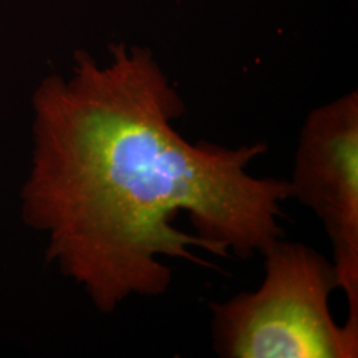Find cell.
I'll return each mask as SVG.
<instances>
[{
	"mask_svg": "<svg viewBox=\"0 0 358 358\" xmlns=\"http://www.w3.org/2000/svg\"><path fill=\"white\" fill-rule=\"evenodd\" d=\"M292 198L320 219L331 241L346 324L358 329V93L313 109L300 130Z\"/></svg>",
	"mask_w": 358,
	"mask_h": 358,
	"instance_id": "3957f363",
	"label": "cell"
},
{
	"mask_svg": "<svg viewBox=\"0 0 358 358\" xmlns=\"http://www.w3.org/2000/svg\"><path fill=\"white\" fill-rule=\"evenodd\" d=\"M185 109L153 52L127 44L103 63L77 53L69 76L35 93L23 215L101 312L165 294L164 259H250L282 238L289 180L248 170L268 146L192 143L176 128Z\"/></svg>",
	"mask_w": 358,
	"mask_h": 358,
	"instance_id": "6da1fadb",
	"label": "cell"
},
{
	"mask_svg": "<svg viewBox=\"0 0 358 358\" xmlns=\"http://www.w3.org/2000/svg\"><path fill=\"white\" fill-rule=\"evenodd\" d=\"M262 255L264 279L256 291L211 304L217 356L357 357V328L333 319L331 296L340 289L333 262L309 245L282 238Z\"/></svg>",
	"mask_w": 358,
	"mask_h": 358,
	"instance_id": "7a4b0ae2",
	"label": "cell"
}]
</instances>
